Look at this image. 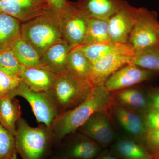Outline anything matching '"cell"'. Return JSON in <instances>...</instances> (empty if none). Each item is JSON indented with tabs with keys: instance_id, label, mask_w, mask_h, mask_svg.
I'll return each instance as SVG.
<instances>
[{
	"instance_id": "5bb4252c",
	"label": "cell",
	"mask_w": 159,
	"mask_h": 159,
	"mask_svg": "<svg viewBox=\"0 0 159 159\" xmlns=\"http://www.w3.org/2000/svg\"><path fill=\"white\" fill-rule=\"evenodd\" d=\"M133 55L118 54L109 55L92 63L89 81L92 85H103L109 77L126 65L131 63Z\"/></svg>"
},
{
	"instance_id": "603a6c76",
	"label": "cell",
	"mask_w": 159,
	"mask_h": 159,
	"mask_svg": "<svg viewBox=\"0 0 159 159\" xmlns=\"http://www.w3.org/2000/svg\"><path fill=\"white\" fill-rule=\"evenodd\" d=\"M10 47L21 65L27 67H41L37 51L20 36L13 42Z\"/></svg>"
},
{
	"instance_id": "52a82bcc",
	"label": "cell",
	"mask_w": 159,
	"mask_h": 159,
	"mask_svg": "<svg viewBox=\"0 0 159 159\" xmlns=\"http://www.w3.org/2000/svg\"><path fill=\"white\" fill-rule=\"evenodd\" d=\"M109 109L93 114L77 131L97 142L102 149L108 148L118 136Z\"/></svg>"
},
{
	"instance_id": "d590c367",
	"label": "cell",
	"mask_w": 159,
	"mask_h": 159,
	"mask_svg": "<svg viewBox=\"0 0 159 159\" xmlns=\"http://www.w3.org/2000/svg\"><path fill=\"white\" fill-rule=\"evenodd\" d=\"M153 159H159V151L152 153Z\"/></svg>"
},
{
	"instance_id": "f546056e",
	"label": "cell",
	"mask_w": 159,
	"mask_h": 159,
	"mask_svg": "<svg viewBox=\"0 0 159 159\" xmlns=\"http://www.w3.org/2000/svg\"><path fill=\"white\" fill-rule=\"evenodd\" d=\"M143 144L151 153L159 151V129L148 131Z\"/></svg>"
},
{
	"instance_id": "6da1fadb",
	"label": "cell",
	"mask_w": 159,
	"mask_h": 159,
	"mask_svg": "<svg viewBox=\"0 0 159 159\" xmlns=\"http://www.w3.org/2000/svg\"><path fill=\"white\" fill-rule=\"evenodd\" d=\"M112 102L111 94L103 85L95 86L87 99L79 105L60 114L52 123L51 129L56 143L77 132L94 113L108 109Z\"/></svg>"
},
{
	"instance_id": "7c38bea8",
	"label": "cell",
	"mask_w": 159,
	"mask_h": 159,
	"mask_svg": "<svg viewBox=\"0 0 159 159\" xmlns=\"http://www.w3.org/2000/svg\"><path fill=\"white\" fill-rule=\"evenodd\" d=\"M138 8L125 2L123 6L107 20L111 40L128 43L129 38L136 20Z\"/></svg>"
},
{
	"instance_id": "3957f363",
	"label": "cell",
	"mask_w": 159,
	"mask_h": 159,
	"mask_svg": "<svg viewBox=\"0 0 159 159\" xmlns=\"http://www.w3.org/2000/svg\"><path fill=\"white\" fill-rule=\"evenodd\" d=\"M20 37L37 51L40 57L52 45L62 40L58 12L50 9L21 24Z\"/></svg>"
},
{
	"instance_id": "ba28073f",
	"label": "cell",
	"mask_w": 159,
	"mask_h": 159,
	"mask_svg": "<svg viewBox=\"0 0 159 159\" xmlns=\"http://www.w3.org/2000/svg\"><path fill=\"white\" fill-rule=\"evenodd\" d=\"M109 111L116 130L121 132V134L118 135L129 137L143 144L144 137L148 131L143 116L119 105L113 100Z\"/></svg>"
},
{
	"instance_id": "4dcf8cb0",
	"label": "cell",
	"mask_w": 159,
	"mask_h": 159,
	"mask_svg": "<svg viewBox=\"0 0 159 159\" xmlns=\"http://www.w3.org/2000/svg\"><path fill=\"white\" fill-rule=\"evenodd\" d=\"M147 130L159 129V111L151 109L143 116Z\"/></svg>"
},
{
	"instance_id": "5b68a950",
	"label": "cell",
	"mask_w": 159,
	"mask_h": 159,
	"mask_svg": "<svg viewBox=\"0 0 159 159\" xmlns=\"http://www.w3.org/2000/svg\"><path fill=\"white\" fill-rule=\"evenodd\" d=\"M159 25L157 13L145 8H138L136 20L129 38L128 43L136 51L158 47Z\"/></svg>"
},
{
	"instance_id": "d4e9b609",
	"label": "cell",
	"mask_w": 159,
	"mask_h": 159,
	"mask_svg": "<svg viewBox=\"0 0 159 159\" xmlns=\"http://www.w3.org/2000/svg\"><path fill=\"white\" fill-rule=\"evenodd\" d=\"M107 20L89 18L86 34L82 45L111 41L109 33Z\"/></svg>"
},
{
	"instance_id": "d6a6232c",
	"label": "cell",
	"mask_w": 159,
	"mask_h": 159,
	"mask_svg": "<svg viewBox=\"0 0 159 159\" xmlns=\"http://www.w3.org/2000/svg\"><path fill=\"white\" fill-rule=\"evenodd\" d=\"M50 8L59 12L66 7L69 3L66 0H47Z\"/></svg>"
},
{
	"instance_id": "484cf974",
	"label": "cell",
	"mask_w": 159,
	"mask_h": 159,
	"mask_svg": "<svg viewBox=\"0 0 159 159\" xmlns=\"http://www.w3.org/2000/svg\"><path fill=\"white\" fill-rule=\"evenodd\" d=\"M131 64L141 68L159 73V48L152 47L135 51Z\"/></svg>"
},
{
	"instance_id": "74e56055",
	"label": "cell",
	"mask_w": 159,
	"mask_h": 159,
	"mask_svg": "<svg viewBox=\"0 0 159 159\" xmlns=\"http://www.w3.org/2000/svg\"><path fill=\"white\" fill-rule=\"evenodd\" d=\"M157 33L158 35L159 36V25L157 29Z\"/></svg>"
},
{
	"instance_id": "b9f144b4",
	"label": "cell",
	"mask_w": 159,
	"mask_h": 159,
	"mask_svg": "<svg viewBox=\"0 0 159 159\" xmlns=\"http://www.w3.org/2000/svg\"></svg>"
},
{
	"instance_id": "e575fe53",
	"label": "cell",
	"mask_w": 159,
	"mask_h": 159,
	"mask_svg": "<svg viewBox=\"0 0 159 159\" xmlns=\"http://www.w3.org/2000/svg\"><path fill=\"white\" fill-rule=\"evenodd\" d=\"M49 159H66L59 155L58 153L56 154L55 155L53 156Z\"/></svg>"
},
{
	"instance_id": "60d3db41",
	"label": "cell",
	"mask_w": 159,
	"mask_h": 159,
	"mask_svg": "<svg viewBox=\"0 0 159 159\" xmlns=\"http://www.w3.org/2000/svg\"><path fill=\"white\" fill-rule=\"evenodd\" d=\"M158 48H159V45H158Z\"/></svg>"
},
{
	"instance_id": "4316f807",
	"label": "cell",
	"mask_w": 159,
	"mask_h": 159,
	"mask_svg": "<svg viewBox=\"0 0 159 159\" xmlns=\"http://www.w3.org/2000/svg\"><path fill=\"white\" fill-rule=\"evenodd\" d=\"M21 66L11 47L0 51V70L11 76L19 77Z\"/></svg>"
},
{
	"instance_id": "44dd1931",
	"label": "cell",
	"mask_w": 159,
	"mask_h": 159,
	"mask_svg": "<svg viewBox=\"0 0 159 159\" xmlns=\"http://www.w3.org/2000/svg\"><path fill=\"white\" fill-rule=\"evenodd\" d=\"M21 116V106L15 97L7 96L0 98V123L14 137L16 123Z\"/></svg>"
},
{
	"instance_id": "f35d334b",
	"label": "cell",
	"mask_w": 159,
	"mask_h": 159,
	"mask_svg": "<svg viewBox=\"0 0 159 159\" xmlns=\"http://www.w3.org/2000/svg\"><path fill=\"white\" fill-rule=\"evenodd\" d=\"M0 2H1V0H0ZM2 10H1V6H0V13H2Z\"/></svg>"
},
{
	"instance_id": "f1b7e54d",
	"label": "cell",
	"mask_w": 159,
	"mask_h": 159,
	"mask_svg": "<svg viewBox=\"0 0 159 159\" xmlns=\"http://www.w3.org/2000/svg\"><path fill=\"white\" fill-rule=\"evenodd\" d=\"M21 80L20 77L11 76L0 70V98L11 97Z\"/></svg>"
},
{
	"instance_id": "7a4b0ae2",
	"label": "cell",
	"mask_w": 159,
	"mask_h": 159,
	"mask_svg": "<svg viewBox=\"0 0 159 159\" xmlns=\"http://www.w3.org/2000/svg\"><path fill=\"white\" fill-rule=\"evenodd\" d=\"M14 140L16 151L22 159H46L56 144L51 128L43 124L32 127L22 118L16 123Z\"/></svg>"
},
{
	"instance_id": "8d00e7d4",
	"label": "cell",
	"mask_w": 159,
	"mask_h": 159,
	"mask_svg": "<svg viewBox=\"0 0 159 159\" xmlns=\"http://www.w3.org/2000/svg\"><path fill=\"white\" fill-rule=\"evenodd\" d=\"M11 159H18L17 157V153H15L13 155V156L11 157Z\"/></svg>"
},
{
	"instance_id": "1f68e13d",
	"label": "cell",
	"mask_w": 159,
	"mask_h": 159,
	"mask_svg": "<svg viewBox=\"0 0 159 159\" xmlns=\"http://www.w3.org/2000/svg\"><path fill=\"white\" fill-rule=\"evenodd\" d=\"M151 102L152 109L159 111V87H145Z\"/></svg>"
},
{
	"instance_id": "7402d4cb",
	"label": "cell",
	"mask_w": 159,
	"mask_h": 159,
	"mask_svg": "<svg viewBox=\"0 0 159 159\" xmlns=\"http://www.w3.org/2000/svg\"><path fill=\"white\" fill-rule=\"evenodd\" d=\"M21 22L6 13H0V51L10 47L20 36Z\"/></svg>"
},
{
	"instance_id": "ac0fdd59",
	"label": "cell",
	"mask_w": 159,
	"mask_h": 159,
	"mask_svg": "<svg viewBox=\"0 0 159 159\" xmlns=\"http://www.w3.org/2000/svg\"><path fill=\"white\" fill-rule=\"evenodd\" d=\"M119 159H153L146 147L135 139L118 135L108 148Z\"/></svg>"
},
{
	"instance_id": "9a60e30c",
	"label": "cell",
	"mask_w": 159,
	"mask_h": 159,
	"mask_svg": "<svg viewBox=\"0 0 159 159\" xmlns=\"http://www.w3.org/2000/svg\"><path fill=\"white\" fill-rule=\"evenodd\" d=\"M111 94L114 102L140 115L144 116L152 109L145 87L136 86Z\"/></svg>"
},
{
	"instance_id": "836d02e7",
	"label": "cell",
	"mask_w": 159,
	"mask_h": 159,
	"mask_svg": "<svg viewBox=\"0 0 159 159\" xmlns=\"http://www.w3.org/2000/svg\"><path fill=\"white\" fill-rule=\"evenodd\" d=\"M94 159H119L109 148L102 149V151Z\"/></svg>"
},
{
	"instance_id": "4fadbf2b",
	"label": "cell",
	"mask_w": 159,
	"mask_h": 159,
	"mask_svg": "<svg viewBox=\"0 0 159 159\" xmlns=\"http://www.w3.org/2000/svg\"><path fill=\"white\" fill-rule=\"evenodd\" d=\"M2 12L21 23L28 21L51 9L45 0H1Z\"/></svg>"
},
{
	"instance_id": "cb8c5ba5",
	"label": "cell",
	"mask_w": 159,
	"mask_h": 159,
	"mask_svg": "<svg viewBox=\"0 0 159 159\" xmlns=\"http://www.w3.org/2000/svg\"><path fill=\"white\" fill-rule=\"evenodd\" d=\"M92 63L78 48L72 49L67 63L68 72L80 79L89 81Z\"/></svg>"
},
{
	"instance_id": "2e32d148",
	"label": "cell",
	"mask_w": 159,
	"mask_h": 159,
	"mask_svg": "<svg viewBox=\"0 0 159 159\" xmlns=\"http://www.w3.org/2000/svg\"><path fill=\"white\" fill-rule=\"evenodd\" d=\"M73 48L64 39L52 45L40 57L42 67L57 75L67 72L68 57Z\"/></svg>"
},
{
	"instance_id": "d6986e66",
	"label": "cell",
	"mask_w": 159,
	"mask_h": 159,
	"mask_svg": "<svg viewBox=\"0 0 159 159\" xmlns=\"http://www.w3.org/2000/svg\"><path fill=\"white\" fill-rule=\"evenodd\" d=\"M93 63L103 57L113 54L134 55L135 50L129 43L122 44L110 41L93 44L83 45L77 47Z\"/></svg>"
},
{
	"instance_id": "8992f818",
	"label": "cell",
	"mask_w": 159,
	"mask_h": 159,
	"mask_svg": "<svg viewBox=\"0 0 159 159\" xmlns=\"http://www.w3.org/2000/svg\"><path fill=\"white\" fill-rule=\"evenodd\" d=\"M16 96L22 97L29 102L39 123L51 128L52 123L60 112L48 92L33 90L21 80L11 97Z\"/></svg>"
},
{
	"instance_id": "ab89813d",
	"label": "cell",
	"mask_w": 159,
	"mask_h": 159,
	"mask_svg": "<svg viewBox=\"0 0 159 159\" xmlns=\"http://www.w3.org/2000/svg\"><path fill=\"white\" fill-rule=\"evenodd\" d=\"M45 1H47V0H45Z\"/></svg>"
},
{
	"instance_id": "ffe728a7",
	"label": "cell",
	"mask_w": 159,
	"mask_h": 159,
	"mask_svg": "<svg viewBox=\"0 0 159 159\" xmlns=\"http://www.w3.org/2000/svg\"><path fill=\"white\" fill-rule=\"evenodd\" d=\"M125 2L124 0H79L76 6L88 18L107 20Z\"/></svg>"
},
{
	"instance_id": "8fae6325",
	"label": "cell",
	"mask_w": 159,
	"mask_h": 159,
	"mask_svg": "<svg viewBox=\"0 0 159 159\" xmlns=\"http://www.w3.org/2000/svg\"><path fill=\"white\" fill-rule=\"evenodd\" d=\"M64 139L57 153L66 159H94L102 150L97 142L77 131Z\"/></svg>"
},
{
	"instance_id": "9c48e42d",
	"label": "cell",
	"mask_w": 159,
	"mask_h": 159,
	"mask_svg": "<svg viewBox=\"0 0 159 159\" xmlns=\"http://www.w3.org/2000/svg\"><path fill=\"white\" fill-rule=\"evenodd\" d=\"M58 14L63 39L74 48L82 45L86 34L89 18L77 6L69 3Z\"/></svg>"
},
{
	"instance_id": "30bf717a",
	"label": "cell",
	"mask_w": 159,
	"mask_h": 159,
	"mask_svg": "<svg viewBox=\"0 0 159 159\" xmlns=\"http://www.w3.org/2000/svg\"><path fill=\"white\" fill-rule=\"evenodd\" d=\"M159 74L157 72L148 70L133 64H129L111 75L103 85L109 92L113 93L148 82Z\"/></svg>"
},
{
	"instance_id": "83f0119b",
	"label": "cell",
	"mask_w": 159,
	"mask_h": 159,
	"mask_svg": "<svg viewBox=\"0 0 159 159\" xmlns=\"http://www.w3.org/2000/svg\"><path fill=\"white\" fill-rule=\"evenodd\" d=\"M16 153L14 137L0 123V159H10Z\"/></svg>"
},
{
	"instance_id": "e0dca14e",
	"label": "cell",
	"mask_w": 159,
	"mask_h": 159,
	"mask_svg": "<svg viewBox=\"0 0 159 159\" xmlns=\"http://www.w3.org/2000/svg\"><path fill=\"white\" fill-rule=\"evenodd\" d=\"M57 75L41 67L21 66L19 77L31 89L38 92L51 90Z\"/></svg>"
},
{
	"instance_id": "277c9868",
	"label": "cell",
	"mask_w": 159,
	"mask_h": 159,
	"mask_svg": "<svg viewBox=\"0 0 159 159\" xmlns=\"http://www.w3.org/2000/svg\"><path fill=\"white\" fill-rule=\"evenodd\" d=\"M93 87L89 81L80 79L67 71L57 75L54 86L48 93L61 114L73 109L85 101Z\"/></svg>"
}]
</instances>
